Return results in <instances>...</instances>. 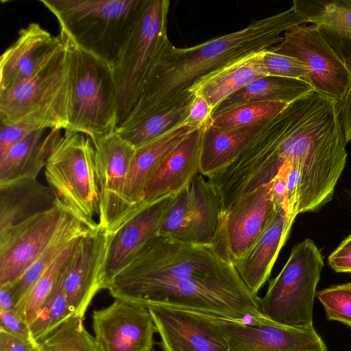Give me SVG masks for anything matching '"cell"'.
<instances>
[{"label": "cell", "instance_id": "31", "mask_svg": "<svg viewBox=\"0 0 351 351\" xmlns=\"http://www.w3.org/2000/svg\"><path fill=\"white\" fill-rule=\"evenodd\" d=\"M90 230L92 229L82 221L76 222L57 237L19 279L12 285H9L13 293L16 307L25 300L37 280L63 251L75 239L86 234Z\"/></svg>", "mask_w": 351, "mask_h": 351}, {"label": "cell", "instance_id": "30", "mask_svg": "<svg viewBox=\"0 0 351 351\" xmlns=\"http://www.w3.org/2000/svg\"><path fill=\"white\" fill-rule=\"evenodd\" d=\"M313 90L309 84L301 80L265 76L228 97L215 109L212 117L248 103L276 101L290 104Z\"/></svg>", "mask_w": 351, "mask_h": 351}, {"label": "cell", "instance_id": "10", "mask_svg": "<svg viewBox=\"0 0 351 351\" xmlns=\"http://www.w3.org/2000/svg\"><path fill=\"white\" fill-rule=\"evenodd\" d=\"M50 57L31 77L0 94L1 125H12L36 112H53L69 121L71 86L62 36Z\"/></svg>", "mask_w": 351, "mask_h": 351}, {"label": "cell", "instance_id": "41", "mask_svg": "<svg viewBox=\"0 0 351 351\" xmlns=\"http://www.w3.org/2000/svg\"><path fill=\"white\" fill-rule=\"evenodd\" d=\"M0 330L21 340L37 345L32 339L29 325L14 311L0 310Z\"/></svg>", "mask_w": 351, "mask_h": 351}, {"label": "cell", "instance_id": "17", "mask_svg": "<svg viewBox=\"0 0 351 351\" xmlns=\"http://www.w3.org/2000/svg\"><path fill=\"white\" fill-rule=\"evenodd\" d=\"M99 186V227L108 229L126 212L123 192L135 148L116 132L93 143Z\"/></svg>", "mask_w": 351, "mask_h": 351}, {"label": "cell", "instance_id": "3", "mask_svg": "<svg viewBox=\"0 0 351 351\" xmlns=\"http://www.w3.org/2000/svg\"><path fill=\"white\" fill-rule=\"evenodd\" d=\"M122 300L144 306L161 304L189 309L248 326L277 324L263 314L261 298L247 289L236 268L219 276L147 287Z\"/></svg>", "mask_w": 351, "mask_h": 351}, {"label": "cell", "instance_id": "22", "mask_svg": "<svg viewBox=\"0 0 351 351\" xmlns=\"http://www.w3.org/2000/svg\"><path fill=\"white\" fill-rule=\"evenodd\" d=\"M294 220L279 209L251 248L234 265L242 281L252 293L257 295L268 280Z\"/></svg>", "mask_w": 351, "mask_h": 351}, {"label": "cell", "instance_id": "16", "mask_svg": "<svg viewBox=\"0 0 351 351\" xmlns=\"http://www.w3.org/2000/svg\"><path fill=\"white\" fill-rule=\"evenodd\" d=\"M101 351H152L156 328L147 307L119 298L92 315Z\"/></svg>", "mask_w": 351, "mask_h": 351}, {"label": "cell", "instance_id": "6", "mask_svg": "<svg viewBox=\"0 0 351 351\" xmlns=\"http://www.w3.org/2000/svg\"><path fill=\"white\" fill-rule=\"evenodd\" d=\"M144 0H39L60 33L112 66Z\"/></svg>", "mask_w": 351, "mask_h": 351}, {"label": "cell", "instance_id": "34", "mask_svg": "<svg viewBox=\"0 0 351 351\" xmlns=\"http://www.w3.org/2000/svg\"><path fill=\"white\" fill-rule=\"evenodd\" d=\"M83 319L73 315L38 343L40 351H101Z\"/></svg>", "mask_w": 351, "mask_h": 351}, {"label": "cell", "instance_id": "19", "mask_svg": "<svg viewBox=\"0 0 351 351\" xmlns=\"http://www.w3.org/2000/svg\"><path fill=\"white\" fill-rule=\"evenodd\" d=\"M229 351H328L314 327L248 326L217 317Z\"/></svg>", "mask_w": 351, "mask_h": 351}, {"label": "cell", "instance_id": "5", "mask_svg": "<svg viewBox=\"0 0 351 351\" xmlns=\"http://www.w3.org/2000/svg\"><path fill=\"white\" fill-rule=\"evenodd\" d=\"M71 86L69 125L93 143L116 132L119 124L118 86L112 66L77 47L64 35Z\"/></svg>", "mask_w": 351, "mask_h": 351}, {"label": "cell", "instance_id": "29", "mask_svg": "<svg viewBox=\"0 0 351 351\" xmlns=\"http://www.w3.org/2000/svg\"><path fill=\"white\" fill-rule=\"evenodd\" d=\"M261 125L226 130L213 126L209 122L203 139L199 173L210 177L233 162Z\"/></svg>", "mask_w": 351, "mask_h": 351}, {"label": "cell", "instance_id": "37", "mask_svg": "<svg viewBox=\"0 0 351 351\" xmlns=\"http://www.w3.org/2000/svg\"><path fill=\"white\" fill-rule=\"evenodd\" d=\"M189 185L173 195L160 222L157 235L193 243L190 233Z\"/></svg>", "mask_w": 351, "mask_h": 351}, {"label": "cell", "instance_id": "9", "mask_svg": "<svg viewBox=\"0 0 351 351\" xmlns=\"http://www.w3.org/2000/svg\"><path fill=\"white\" fill-rule=\"evenodd\" d=\"M169 0H144L112 64L118 86L119 124L134 108L145 74L167 37Z\"/></svg>", "mask_w": 351, "mask_h": 351}, {"label": "cell", "instance_id": "38", "mask_svg": "<svg viewBox=\"0 0 351 351\" xmlns=\"http://www.w3.org/2000/svg\"><path fill=\"white\" fill-rule=\"evenodd\" d=\"M326 318L343 323L351 328V282L331 285L316 292Z\"/></svg>", "mask_w": 351, "mask_h": 351}, {"label": "cell", "instance_id": "18", "mask_svg": "<svg viewBox=\"0 0 351 351\" xmlns=\"http://www.w3.org/2000/svg\"><path fill=\"white\" fill-rule=\"evenodd\" d=\"M106 247L104 230L84 235L62 272V288L74 315L84 318L95 295L103 289L101 273Z\"/></svg>", "mask_w": 351, "mask_h": 351}, {"label": "cell", "instance_id": "20", "mask_svg": "<svg viewBox=\"0 0 351 351\" xmlns=\"http://www.w3.org/2000/svg\"><path fill=\"white\" fill-rule=\"evenodd\" d=\"M37 23L21 29L16 40L0 57V94L31 77L60 43Z\"/></svg>", "mask_w": 351, "mask_h": 351}, {"label": "cell", "instance_id": "13", "mask_svg": "<svg viewBox=\"0 0 351 351\" xmlns=\"http://www.w3.org/2000/svg\"><path fill=\"white\" fill-rule=\"evenodd\" d=\"M173 195L140 204L104 230L106 247L101 280L107 289L113 278L127 267L158 230Z\"/></svg>", "mask_w": 351, "mask_h": 351}, {"label": "cell", "instance_id": "1", "mask_svg": "<svg viewBox=\"0 0 351 351\" xmlns=\"http://www.w3.org/2000/svg\"><path fill=\"white\" fill-rule=\"evenodd\" d=\"M339 103L313 90L261 124L228 173L239 188L267 184L283 164L298 175L299 214L330 202L346 167Z\"/></svg>", "mask_w": 351, "mask_h": 351}, {"label": "cell", "instance_id": "14", "mask_svg": "<svg viewBox=\"0 0 351 351\" xmlns=\"http://www.w3.org/2000/svg\"><path fill=\"white\" fill-rule=\"evenodd\" d=\"M163 351H229L217 317L189 309L149 304Z\"/></svg>", "mask_w": 351, "mask_h": 351}, {"label": "cell", "instance_id": "35", "mask_svg": "<svg viewBox=\"0 0 351 351\" xmlns=\"http://www.w3.org/2000/svg\"><path fill=\"white\" fill-rule=\"evenodd\" d=\"M62 272L52 292L29 325L36 344L53 332L66 319L74 315L63 291Z\"/></svg>", "mask_w": 351, "mask_h": 351}, {"label": "cell", "instance_id": "2", "mask_svg": "<svg viewBox=\"0 0 351 351\" xmlns=\"http://www.w3.org/2000/svg\"><path fill=\"white\" fill-rule=\"evenodd\" d=\"M306 23L292 8L252 21L241 30L196 46L179 48L166 37L160 43L141 86L137 101L117 130L135 126L149 117L189 100L201 80L249 55L275 46L287 29Z\"/></svg>", "mask_w": 351, "mask_h": 351}, {"label": "cell", "instance_id": "4", "mask_svg": "<svg viewBox=\"0 0 351 351\" xmlns=\"http://www.w3.org/2000/svg\"><path fill=\"white\" fill-rule=\"evenodd\" d=\"M235 269L211 246L156 235L132 262L111 281L107 290L124 299L141 289L191 278L219 276Z\"/></svg>", "mask_w": 351, "mask_h": 351}, {"label": "cell", "instance_id": "23", "mask_svg": "<svg viewBox=\"0 0 351 351\" xmlns=\"http://www.w3.org/2000/svg\"><path fill=\"white\" fill-rule=\"evenodd\" d=\"M291 8L322 37L351 73V0H294Z\"/></svg>", "mask_w": 351, "mask_h": 351}, {"label": "cell", "instance_id": "28", "mask_svg": "<svg viewBox=\"0 0 351 351\" xmlns=\"http://www.w3.org/2000/svg\"><path fill=\"white\" fill-rule=\"evenodd\" d=\"M262 51L249 55L208 75L195 85L190 93L202 96L213 112L228 97L267 76L262 65Z\"/></svg>", "mask_w": 351, "mask_h": 351}, {"label": "cell", "instance_id": "39", "mask_svg": "<svg viewBox=\"0 0 351 351\" xmlns=\"http://www.w3.org/2000/svg\"><path fill=\"white\" fill-rule=\"evenodd\" d=\"M262 65L267 75L298 79L306 82L310 73L306 64L298 58L272 51L261 53Z\"/></svg>", "mask_w": 351, "mask_h": 351}, {"label": "cell", "instance_id": "42", "mask_svg": "<svg viewBox=\"0 0 351 351\" xmlns=\"http://www.w3.org/2000/svg\"><path fill=\"white\" fill-rule=\"evenodd\" d=\"M328 263L336 272L351 274V234L329 255Z\"/></svg>", "mask_w": 351, "mask_h": 351}, {"label": "cell", "instance_id": "25", "mask_svg": "<svg viewBox=\"0 0 351 351\" xmlns=\"http://www.w3.org/2000/svg\"><path fill=\"white\" fill-rule=\"evenodd\" d=\"M62 135L61 130L42 129L14 145L0 158V184L37 176Z\"/></svg>", "mask_w": 351, "mask_h": 351}, {"label": "cell", "instance_id": "40", "mask_svg": "<svg viewBox=\"0 0 351 351\" xmlns=\"http://www.w3.org/2000/svg\"><path fill=\"white\" fill-rule=\"evenodd\" d=\"M213 109L200 95L194 94L183 125L199 128L208 124L212 117Z\"/></svg>", "mask_w": 351, "mask_h": 351}, {"label": "cell", "instance_id": "11", "mask_svg": "<svg viewBox=\"0 0 351 351\" xmlns=\"http://www.w3.org/2000/svg\"><path fill=\"white\" fill-rule=\"evenodd\" d=\"M79 221L57 198L51 209L1 230L0 286L15 282L57 237Z\"/></svg>", "mask_w": 351, "mask_h": 351}, {"label": "cell", "instance_id": "7", "mask_svg": "<svg viewBox=\"0 0 351 351\" xmlns=\"http://www.w3.org/2000/svg\"><path fill=\"white\" fill-rule=\"evenodd\" d=\"M45 178L56 197L89 228H99V186L95 149L87 136L64 130L45 167Z\"/></svg>", "mask_w": 351, "mask_h": 351}, {"label": "cell", "instance_id": "12", "mask_svg": "<svg viewBox=\"0 0 351 351\" xmlns=\"http://www.w3.org/2000/svg\"><path fill=\"white\" fill-rule=\"evenodd\" d=\"M274 52L304 62L310 70L306 82L313 89L338 101L351 88V73L328 45L315 25H295L283 34V40L269 48Z\"/></svg>", "mask_w": 351, "mask_h": 351}, {"label": "cell", "instance_id": "33", "mask_svg": "<svg viewBox=\"0 0 351 351\" xmlns=\"http://www.w3.org/2000/svg\"><path fill=\"white\" fill-rule=\"evenodd\" d=\"M192 98L153 115L135 126L116 132L134 148L138 147L183 125Z\"/></svg>", "mask_w": 351, "mask_h": 351}, {"label": "cell", "instance_id": "26", "mask_svg": "<svg viewBox=\"0 0 351 351\" xmlns=\"http://www.w3.org/2000/svg\"><path fill=\"white\" fill-rule=\"evenodd\" d=\"M56 201L52 189L37 179L0 184V231L51 209Z\"/></svg>", "mask_w": 351, "mask_h": 351}, {"label": "cell", "instance_id": "8", "mask_svg": "<svg viewBox=\"0 0 351 351\" xmlns=\"http://www.w3.org/2000/svg\"><path fill=\"white\" fill-rule=\"evenodd\" d=\"M324 266V257L313 240L296 244L261 298L263 314L280 326L313 327V302Z\"/></svg>", "mask_w": 351, "mask_h": 351}, {"label": "cell", "instance_id": "44", "mask_svg": "<svg viewBox=\"0 0 351 351\" xmlns=\"http://www.w3.org/2000/svg\"><path fill=\"white\" fill-rule=\"evenodd\" d=\"M339 110L346 141L348 143L351 140V88L343 101L339 104Z\"/></svg>", "mask_w": 351, "mask_h": 351}, {"label": "cell", "instance_id": "15", "mask_svg": "<svg viewBox=\"0 0 351 351\" xmlns=\"http://www.w3.org/2000/svg\"><path fill=\"white\" fill-rule=\"evenodd\" d=\"M279 209L267 184L240 197L225 213L215 250L234 265L254 245Z\"/></svg>", "mask_w": 351, "mask_h": 351}, {"label": "cell", "instance_id": "45", "mask_svg": "<svg viewBox=\"0 0 351 351\" xmlns=\"http://www.w3.org/2000/svg\"><path fill=\"white\" fill-rule=\"evenodd\" d=\"M15 301L10 286H0V310L14 311Z\"/></svg>", "mask_w": 351, "mask_h": 351}, {"label": "cell", "instance_id": "27", "mask_svg": "<svg viewBox=\"0 0 351 351\" xmlns=\"http://www.w3.org/2000/svg\"><path fill=\"white\" fill-rule=\"evenodd\" d=\"M189 192L192 242L215 250L222 223L219 192L211 180L200 173L189 183Z\"/></svg>", "mask_w": 351, "mask_h": 351}, {"label": "cell", "instance_id": "32", "mask_svg": "<svg viewBox=\"0 0 351 351\" xmlns=\"http://www.w3.org/2000/svg\"><path fill=\"white\" fill-rule=\"evenodd\" d=\"M83 236L75 239L63 251L37 280L25 300L15 308L14 313L28 325L33 321L52 292L67 262Z\"/></svg>", "mask_w": 351, "mask_h": 351}, {"label": "cell", "instance_id": "43", "mask_svg": "<svg viewBox=\"0 0 351 351\" xmlns=\"http://www.w3.org/2000/svg\"><path fill=\"white\" fill-rule=\"evenodd\" d=\"M35 346L0 330V351H32Z\"/></svg>", "mask_w": 351, "mask_h": 351}, {"label": "cell", "instance_id": "24", "mask_svg": "<svg viewBox=\"0 0 351 351\" xmlns=\"http://www.w3.org/2000/svg\"><path fill=\"white\" fill-rule=\"evenodd\" d=\"M195 129L180 125L135 148L123 192L127 211L142 203L145 188L160 163Z\"/></svg>", "mask_w": 351, "mask_h": 351}, {"label": "cell", "instance_id": "36", "mask_svg": "<svg viewBox=\"0 0 351 351\" xmlns=\"http://www.w3.org/2000/svg\"><path fill=\"white\" fill-rule=\"evenodd\" d=\"M288 104L276 101L248 103L212 117L210 123L226 130L254 127L275 116Z\"/></svg>", "mask_w": 351, "mask_h": 351}, {"label": "cell", "instance_id": "21", "mask_svg": "<svg viewBox=\"0 0 351 351\" xmlns=\"http://www.w3.org/2000/svg\"><path fill=\"white\" fill-rule=\"evenodd\" d=\"M207 125L191 132L162 160L145 188L143 204L178 193L199 173Z\"/></svg>", "mask_w": 351, "mask_h": 351}, {"label": "cell", "instance_id": "46", "mask_svg": "<svg viewBox=\"0 0 351 351\" xmlns=\"http://www.w3.org/2000/svg\"><path fill=\"white\" fill-rule=\"evenodd\" d=\"M32 351H40L38 348V344L36 345L33 348H32Z\"/></svg>", "mask_w": 351, "mask_h": 351}]
</instances>
